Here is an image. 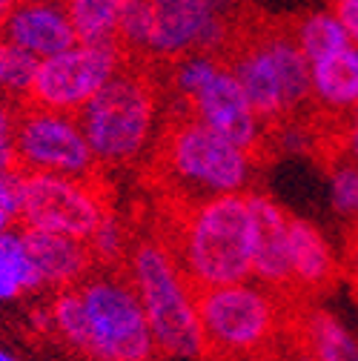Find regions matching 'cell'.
<instances>
[{
    "mask_svg": "<svg viewBox=\"0 0 358 361\" xmlns=\"http://www.w3.org/2000/svg\"><path fill=\"white\" fill-rule=\"evenodd\" d=\"M147 218L175 258L190 293L241 284L252 276V215L247 195L223 192L195 204H152Z\"/></svg>",
    "mask_w": 358,
    "mask_h": 361,
    "instance_id": "1",
    "label": "cell"
},
{
    "mask_svg": "<svg viewBox=\"0 0 358 361\" xmlns=\"http://www.w3.org/2000/svg\"><path fill=\"white\" fill-rule=\"evenodd\" d=\"M252 164L247 155L201 123L184 104L163 118L158 141L141 169L149 204H195L247 187Z\"/></svg>",
    "mask_w": 358,
    "mask_h": 361,
    "instance_id": "2",
    "label": "cell"
},
{
    "mask_svg": "<svg viewBox=\"0 0 358 361\" xmlns=\"http://www.w3.org/2000/svg\"><path fill=\"white\" fill-rule=\"evenodd\" d=\"M126 276L138 293L158 355H201V327L192 293L163 241L152 233L147 209L132 218Z\"/></svg>",
    "mask_w": 358,
    "mask_h": 361,
    "instance_id": "3",
    "label": "cell"
},
{
    "mask_svg": "<svg viewBox=\"0 0 358 361\" xmlns=\"http://www.w3.org/2000/svg\"><path fill=\"white\" fill-rule=\"evenodd\" d=\"M158 112V83L138 66L123 63L75 115L101 169L132 166L149 144Z\"/></svg>",
    "mask_w": 358,
    "mask_h": 361,
    "instance_id": "4",
    "label": "cell"
},
{
    "mask_svg": "<svg viewBox=\"0 0 358 361\" xmlns=\"http://www.w3.org/2000/svg\"><path fill=\"white\" fill-rule=\"evenodd\" d=\"M192 304L201 327V358L206 361H249L281 341L284 307L266 287H212L192 293Z\"/></svg>",
    "mask_w": 358,
    "mask_h": 361,
    "instance_id": "5",
    "label": "cell"
},
{
    "mask_svg": "<svg viewBox=\"0 0 358 361\" xmlns=\"http://www.w3.org/2000/svg\"><path fill=\"white\" fill-rule=\"evenodd\" d=\"M18 224L89 244L106 215L115 212V187L101 172L95 178H69L55 172L23 169Z\"/></svg>",
    "mask_w": 358,
    "mask_h": 361,
    "instance_id": "6",
    "label": "cell"
},
{
    "mask_svg": "<svg viewBox=\"0 0 358 361\" xmlns=\"http://www.w3.org/2000/svg\"><path fill=\"white\" fill-rule=\"evenodd\" d=\"M92 338V361H152L155 344L126 267H101L75 284Z\"/></svg>",
    "mask_w": 358,
    "mask_h": 361,
    "instance_id": "7",
    "label": "cell"
},
{
    "mask_svg": "<svg viewBox=\"0 0 358 361\" xmlns=\"http://www.w3.org/2000/svg\"><path fill=\"white\" fill-rule=\"evenodd\" d=\"M123 63L126 55L121 52V47H83V43H75L72 49L43 58L37 63L23 106L78 115L83 104L98 95V89Z\"/></svg>",
    "mask_w": 358,
    "mask_h": 361,
    "instance_id": "8",
    "label": "cell"
},
{
    "mask_svg": "<svg viewBox=\"0 0 358 361\" xmlns=\"http://www.w3.org/2000/svg\"><path fill=\"white\" fill-rule=\"evenodd\" d=\"M15 152L18 166L55 172L69 178H95L106 169L98 166L92 149H89L75 115L23 106L18 109L15 129Z\"/></svg>",
    "mask_w": 358,
    "mask_h": 361,
    "instance_id": "9",
    "label": "cell"
},
{
    "mask_svg": "<svg viewBox=\"0 0 358 361\" xmlns=\"http://www.w3.org/2000/svg\"><path fill=\"white\" fill-rule=\"evenodd\" d=\"M175 104H184L201 123H206L221 138H227L233 147H238L252 166H264L276 158L270 138H266L255 112L249 109L241 86L227 69V63H221L218 72L190 101H175Z\"/></svg>",
    "mask_w": 358,
    "mask_h": 361,
    "instance_id": "10",
    "label": "cell"
},
{
    "mask_svg": "<svg viewBox=\"0 0 358 361\" xmlns=\"http://www.w3.org/2000/svg\"><path fill=\"white\" fill-rule=\"evenodd\" d=\"M247 204L252 215V273L273 295L301 298L292 284L287 209L264 192H247Z\"/></svg>",
    "mask_w": 358,
    "mask_h": 361,
    "instance_id": "11",
    "label": "cell"
},
{
    "mask_svg": "<svg viewBox=\"0 0 358 361\" xmlns=\"http://www.w3.org/2000/svg\"><path fill=\"white\" fill-rule=\"evenodd\" d=\"M0 37L26 49L37 61L61 55L72 49L78 37L66 18L61 0H32V4H15L9 18L0 26Z\"/></svg>",
    "mask_w": 358,
    "mask_h": 361,
    "instance_id": "12",
    "label": "cell"
},
{
    "mask_svg": "<svg viewBox=\"0 0 358 361\" xmlns=\"http://www.w3.org/2000/svg\"><path fill=\"white\" fill-rule=\"evenodd\" d=\"M287 233H290V261H292V284L301 298L321 295L335 287L341 269L333 258L330 244L309 224L292 212H287Z\"/></svg>",
    "mask_w": 358,
    "mask_h": 361,
    "instance_id": "13",
    "label": "cell"
},
{
    "mask_svg": "<svg viewBox=\"0 0 358 361\" xmlns=\"http://www.w3.org/2000/svg\"><path fill=\"white\" fill-rule=\"evenodd\" d=\"M20 241L37 269L40 281L52 284L58 290H69V287L80 284L95 269L92 250L83 241L55 235V233H43V230H23Z\"/></svg>",
    "mask_w": 358,
    "mask_h": 361,
    "instance_id": "14",
    "label": "cell"
},
{
    "mask_svg": "<svg viewBox=\"0 0 358 361\" xmlns=\"http://www.w3.org/2000/svg\"><path fill=\"white\" fill-rule=\"evenodd\" d=\"M309 83L324 112H358V49L347 47L309 63Z\"/></svg>",
    "mask_w": 358,
    "mask_h": 361,
    "instance_id": "15",
    "label": "cell"
},
{
    "mask_svg": "<svg viewBox=\"0 0 358 361\" xmlns=\"http://www.w3.org/2000/svg\"><path fill=\"white\" fill-rule=\"evenodd\" d=\"M123 0H66L63 9L83 47H118V18Z\"/></svg>",
    "mask_w": 358,
    "mask_h": 361,
    "instance_id": "16",
    "label": "cell"
},
{
    "mask_svg": "<svg viewBox=\"0 0 358 361\" xmlns=\"http://www.w3.org/2000/svg\"><path fill=\"white\" fill-rule=\"evenodd\" d=\"M292 35H295V43L298 49L304 52V58L309 63H316L327 55H335L341 49H347V35L341 29V23L335 20L333 9H321V12H309L307 18H301L295 26H292Z\"/></svg>",
    "mask_w": 358,
    "mask_h": 361,
    "instance_id": "17",
    "label": "cell"
},
{
    "mask_svg": "<svg viewBox=\"0 0 358 361\" xmlns=\"http://www.w3.org/2000/svg\"><path fill=\"white\" fill-rule=\"evenodd\" d=\"M37 58L29 55L26 49L15 47V43L0 37V101L6 104H26L29 89L37 72Z\"/></svg>",
    "mask_w": 358,
    "mask_h": 361,
    "instance_id": "18",
    "label": "cell"
},
{
    "mask_svg": "<svg viewBox=\"0 0 358 361\" xmlns=\"http://www.w3.org/2000/svg\"><path fill=\"white\" fill-rule=\"evenodd\" d=\"M49 324L55 327V333L80 355L89 358L92 353V338H89V322H86V310L83 301L78 295L75 287L61 290L49 307Z\"/></svg>",
    "mask_w": 358,
    "mask_h": 361,
    "instance_id": "19",
    "label": "cell"
},
{
    "mask_svg": "<svg viewBox=\"0 0 358 361\" xmlns=\"http://www.w3.org/2000/svg\"><path fill=\"white\" fill-rule=\"evenodd\" d=\"M149 37H152V0H123L118 18V47L126 55V61L149 55Z\"/></svg>",
    "mask_w": 358,
    "mask_h": 361,
    "instance_id": "20",
    "label": "cell"
},
{
    "mask_svg": "<svg viewBox=\"0 0 358 361\" xmlns=\"http://www.w3.org/2000/svg\"><path fill=\"white\" fill-rule=\"evenodd\" d=\"M0 258H4V264L12 269V276L18 279L20 290H35V287L43 284L40 276H37V269H35V264H32V258L23 250V241L18 235L0 233Z\"/></svg>",
    "mask_w": 358,
    "mask_h": 361,
    "instance_id": "21",
    "label": "cell"
},
{
    "mask_svg": "<svg viewBox=\"0 0 358 361\" xmlns=\"http://www.w3.org/2000/svg\"><path fill=\"white\" fill-rule=\"evenodd\" d=\"M333 201H335V209L347 218L358 215V164L352 161H338L333 169Z\"/></svg>",
    "mask_w": 358,
    "mask_h": 361,
    "instance_id": "22",
    "label": "cell"
},
{
    "mask_svg": "<svg viewBox=\"0 0 358 361\" xmlns=\"http://www.w3.org/2000/svg\"><path fill=\"white\" fill-rule=\"evenodd\" d=\"M15 129H18V109L6 101H0V172H20L15 152Z\"/></svg>",
    "mask_w": 358,
    "mask_h": 361,
    "instance_id": "23",
    "label": "cell"
},
{
    "mask_svg": "<svg viewBox=\"0 0 358 361\" xmlns=\"http://www.w3.org/2000/svg\"><path fill=\"white\" fill-rule=\"evenodd\" d=\"M333 15L344 29L347 43L358 49V0H338V4H333Z\"/></svg>",
    "mask_w": 358,
    "mask_h": 361,
    "instance_id": "24",
    "label": "cell"
},
{
    "mask_svg": "<svg viewBox=\"0 0 358 361\" xmlns=\"http://www.w3.org/2000/svg\"><path fill=\"white\" fill-rule=\"evenodd\" d=\"M18 204H20V175L0 172V209H6L12 218H18Z\"/></svg>",
    "mask_w": 358,
    "mask_h": 361,
    "instance_id": "25",
    "label": "cell"
},
{
    "mask_svg": "<svg viewBox=\"0 0 358 361\" xmlns=\"http://www.w3.org/2000/svg\"><path fill=\"white\" fill-rule=\"evenodd\" d=\"M15 295H20V284L12 276V269L4 264V258H0V301L15 298Z\"/></svg>",
    "mask_w": 358,
    "mask_h": 361,
    "instance_id": "26",
    "label": "cell"
},
{
    "mask_svg": "<svg viewBox=\"0 0 358 361\" xmlns=\"http://www.w3.org/2000/svg\"><path fill=\"white\" fill-rule=\"evenodd\" d=\"M15 4H18V0H0V26H4V20L9 18V12L15 9Z\"/></svg>",
    "mask_w": 358,
    "mask_h": 361,
    "instance_id": "27",
    "label": "cell"
},
{
    "mask_svg": "<svg viewBox=\"0 0 358 361\" xmlns=\"http://www.w3.org/2000/svg\"><path fill=\"white\" fill-rule=\"evenodd\" d=\"M0 361H15V358H12V355H6L4 350H0Z\"/></svg>",
    "mask_w": 358,
    "mask_h": 361,
    "instance_id": "28",
    "label": "cell"
},
{
    "mask_svg": "<svg viewBox=\"0 0 358 361\" xmlns=\"http://www.w3.org/2000/svg\"><path fill=\"white\" fill-rule=\"evenodd\" d=\"M18 4H32V0H18Z\"/></svg>",
    "mask_w": 358,
    "mask_h": 361,
    "instance_id": "29",
    "label": "cell"
},
{
    "mask_svg": "<svg viewBox=\"0 0 358 361\" xmlns=\"http://www.w3.org/2000/svg\"><path fill=\"white\" fill-rule=\"evenodd\" d=\"M333 4H338V0H333Z\"/></svg>",
    "mask_w": 358,
    "mask_h": 361,
    "instance_id": "30",
    "label": "cell"
},
{
    "mask_svg": "<svg viewBox=\"0 0 358 361\" xmlns=\"http://www.w3.org/2000/svg\"><path fill=\"white\" fill-rule=\"evenodd\" d=\"M61 4H66V0H61Z\"/></svg>",
    "mask_w": 358,
    "mask_h": 361,
    "instance_id": "31",
    "label": "cell"
}]
</instances>
